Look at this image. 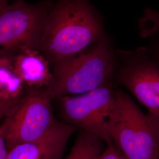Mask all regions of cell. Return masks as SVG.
<instances>
[{
    "label": "cell",
    "instance_id": "obj_1",
    "mask_svg": "<svg viewBox=\"0 0 159 159\" xmlns=\"http://www.w3.org/2000/svg\"><path fill=\"white\" fill-rule=\"evenodd\" d=\"M102 37L101 18L86 0H60L50 8L39 51L50 64L74 57Z\"/></svg>",
    "mask_w": 159,
    "mask_h": 159
},
{
    "label": "cell",
    "instance_id": "obj_2",
    "mask_svg": "<svg viewBox=\"0 0 159 159\" xmlns=\"http://www.w3.org/2000/svg\"><path fill=\"white\" fill-rule=\"evenodd\" d=\"M116 67V55L102 37L79 54L54 64L46 89L52 99L84 94L111 84Z\"/></svg>",
    "mask_w": 159,
    "mask_h": 159
},
{
    "label": "cell",
    "instance_id": "obj_3",
    "mask_svg": "<svg viewBox=\"0 0 159 159\" xmlns=\"http://www.w3.org/2000/svg\"><path fill=\"white\" fill-rule=\"evenodd\" d=\"M116 97L107 125L113 144L126 159H159V117L143 113L121 90Z\"/></svg>",
    "mask_w": 159,
    "mask_h": 159
},
{
    "label": "cell",
    "instance_id": "obj_4",
    "mask_svg": "<svg viewBox=\"0 0 159 159\" xmlns=\"http://www.w3.org/2000/svg\"><path fill=\"white\" fill-rule=\"evenodd\" d=\"M50 8L47 4L19 1L8 4L0 12V59L12 60L27 49L39 50Z\"/></svg>",
    "mask_w": 159,
    "mask_h": 159
},
{
    "label": "cell",
    "instance_id": "obj_5",
    "mask_svg": "<svg viewBox=\"0 0 159 159\" xmlns=\"http://www.w3.org/2000/svg\"><path fill=\"white\" fill-rule=\"evenodd\" d=\"M47 89H32L24 95L1 123L8 151L44 135L57 120Z\"/></svg>",
    "mask_w": 159,
    "mask_h": 159
},
{
    "label": "cell",
    "instance_id": "obj_6",
    "mask_svg": "<svg viewBox=\"0 0 159 159\" xmlns=\"http://www.w3.org/2000/svg\"><path fill=\"white\" fill-rule=\"evenodd\" d=\"M57 100L64 123L96 136L106 145L113 144L107 129L109 117L116 100V90L111 84Z\"/></svg>",
    "mask_w": 159,
    "mask_h": 159
},
{
    "label": "cell",
    "instance_id": "obj_7",
    "mask_svg": "<svg viewBox=\"0 0 159 159\" xmlns=\"http://www.w3.org/2000/svg\"><path fill=\"white\" fill-rule=\"evenodd\" d=\"M116 57L117 83L148 108V113L159 117V63L145 47L118 50Z\"/></svg>",
    "mask_w": 159,
    "mask_h": 159
},
{
    "label": "cell",
    "instance_id": "obj_8",
    "mask_svg": "<svg viewBox=\"0 0 159 159\" xmlns=\"http://www.w3.org/2000/svg\"><path fill=\"white\" fill-rule=\"evenodd\" d=\"M77 129L56 121L44 135L8 150L6 159H63L68 140Z\"/></svg>",
    "mask_w": 159,
    "mask_h": 159
},
{
    "label": "cell",
    "instance_id": "obj_9",
    "mask_svg": "<svg viewBox=\"0 0 159 159\" xmlns=\"http://www.w3.org/2000/svg\"><path fill=\"white\" fill-rule=\"evenodd\" d=\"M12 60L24 84L31 90L46 89L51 84L52 73L50 63L39 50H25Z\"/></svg>",
    "mask_w": 159,
    "mask_h": 159
},
{
    "label": "cell",
    "instance_id": "obj_10",
    "mask_svg": "<svg viewBox=\"0 0 159 159\" xmlns=\"http://www.w3.org/2000/svg\"><path fill=\"white\" fill-rule=\"evenodd\" d=\"M25 86L12 60L0 59V97L10 100H18L24 96Z\"/></svg>",
    "mask_w": 159,
    "mask_h": 159
},
{
    "label": "cell",
    "instance_id": "obj_11",
    "mask_svg": "<svg viewBox=\"0 0 159 159\" xmlns=\"http://www.w3.org/2000/svg\"><path fill=\"white\" fill-rule=\"evenodd\" d=\"M104 143L96 136L80 130L70 153L63 159H97L105 148Z\"/></svg>",
    "mask_w": 159,
    "mask_h": 159
},
{
    "label": "cell",
    "instance_id": "obj_12",
    "mask_svg": "<svg viewBox=\"0 0 159 159\" xmlns=\"http://www.w3.org/2000/svg\"><path fill=\"white\" fill-rule=\"evenodd\" d=\"M97 159H126L125 157L120 152L114 144H108L106 146L102 153Z\"/></svg>",
    "mask_w": 159,
    "mask_h": 159
},
{
    "label": "cell",
    "instance_id": "obj_13",
    "mask_svg": "<svg viewBox=\"0 0 159 159\" xmlns=\"http://www.w3.org/2000/svg\"><path fill=\"white\" fill-rule=\"evenodd\" d=\"M21 98L16 100H6L0 97V120L4 118L15 107Z\"/></svg>",
    "mask_w": 159,
    "mask_h": 159
},
{
    "label": "cell",
    "instance_id": "obj_14",
    "mask_svg": "<svg viewBox=\"0 0 159 159\" xmlns=\"http://www.w3.org/2000/svg\"><path fill=\"white\" fill-rule=\"evenodd\" d=\"M154 26L153 25L152 29H150V31H152L154 33H157L159 35V20L154 22ZM155 44L154 43L153 46L152 48V50H148L152 56L159 63V39H157L155 41Z\"/></svg>",
    "mask_w": 159,
    "mask_h": 159
},
{
    "label": "cell",
    "instance_id": "obj_15",
    "mask_svg": "<svg viewBox=\"0 0 159 159\" xmlns=\"http://www.w3.org/2000/svg\"><path fill=\"white\" fill-rule=\"evenodd\" d=\"M8 152L5 137L1 128V122L0 120V159H6Z\"/></svg>",
    "mask_w": 159,
    "mask_h": 159
},
{
    "label": "cell",
    "instance_id": "obj_16",
    "mask_svg": "<svg viewBox=\"0 0 159 159\" xmlns=\"http://www.w3.org/2000/svg\"><path fill=\"white\" fill-rule=\"evenodd\" d=\"M8 0H0V12L8 4Z\"/></svg>",
    "mask_w": 159,
    "mask_h": 159
},
{
    "label": "cell",
    "instance_id": "obj_17",
    "mask_svg": "<svg viewBox=\"0 0 159 159\" xmlns=\"http://www.w3.org/2000/svg\"><path fill=\"white\" fill-rule=\"evenodd\" d=\"M16 1H23V0H15Z\"/></svg>",
    "mask_w": 159,
    "mask_h": 159
}]
</instances>
